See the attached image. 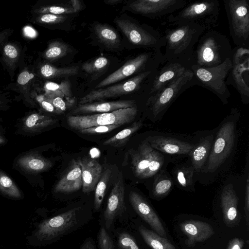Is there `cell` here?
I'll return each mask as SVG.
<instances>
[{
    "instance_id": "cell-1",
    "label": "cell",
    "mask_w": 249,
    "mask_h": 249,
    "mask_svg": "<svg viewBox=\"0 0 249 249\" xmlns=\"http://www.w3.org/2000/svg\"><path fill=\"white\" fill-rule=\"evenodd\" d=\"M92 218L82 206L72 207L42 221L32 236L36 246L50 244L84 226Z\"/></svg>"
},
{
    "instance_id": "cell-2",
    "label": "cell",
    "mask_w": 249,
    "mask_h": 249,
    "mask_svg": "<svg viewBox=\"0 0 249 249\" xmlns=\"http://www.w3.org/2000/svg\"><path fill=\"white\" fill-rule=\"evenodd\" d=\"M205 32L200 26L193 23H178L166 26L164 63L177 61L191 66L193 50Z\"/></svg>"
},
{
    "instance_id": "cell-3",
    "label": "cell",
    "mask_w": 249,
    "mask_h": 249,
    "mask_svg": "<svg viewBox=\"0 0 249 249\" xmlns=\"http://www.w3.org/2000/svg\"><path fill=\"white\" fill-rule=\"evenodd\" d=\"M232 55L227 36L212 30L204 32L199 37L194 47L190 64L202 68L215 67L228 58L232 59Z\"/></svg>"
},
{
    "instance_id": "cell-4",
    "label": "cell",
    "mask_w": 249,
    "mask_h": 249,
    "mask_svg": "<svg viewBox=\"0 0 249 249\" xmlns=\"http://www.w3.org/2000/svg\"><path fill=\"white\" fill-rule=\"evenodd\" d=\"M220 10L218 0L190 1L184 8L164 18L161 25L193 23L200 26L205 32L214 30L219 24Z\"/></svg>"
},
{
    "instance_id": "cell-5",
    "label": "cell",
    "mask_w": 249,
    "mask_h": 249,
    "mask_svg": "<svg viewBox=\"0 0 249 249\" xmlns=\"http://www.w3.org/2000/svg\"><path fill=\"white\" fill-rule=\"evenodd\" d=\"M240 112L232 108L214 135L208 160L202 173L214 174L231 154L236 140V126Z\"/></svg>"
},
{
    "instance_id": "cell-6",
    "label": "cell",
    "mask_w": 249,
    "mask_h": 249,
    "mask_svg": "<svg viewBox=\"0 0 249 249\" xmlns=\"http://www.w3.org/2000/svg\"><path fill=\"white\" fill-rule=\"evenodd\" d=\"M196 85L193 72L190 69L166 85L159 93L149 97L146 106L153 120H160L176 99L185 90Z\"/></svg>"
},
{
    "instance_id": "cell-7",
    "label": "cell",
    "mask_w": 249,
    "mask_h": 249,
    "mask_svg": "<svg viewBox=\"0 0 249 249\" xmlns=\"http://www.w3.org/2000/svg\"><path fill=\"white\" fill-rule=\"evenodd\" d=\"M231 66V59L228 58L215 67L202 68L193 65L189 69L193 72L196 85L209 89L224 104H227L230 91L226 84V79Z\"/></svg>"
},
{
    "instance_id": "cell-8",
    "label": "cell",
    "mask_w": 249,
    "mask_h": 249,
    "mask_svg": "<svg viewBox=\"0 0 249 249\" xmlns=\"http://www.w3.org/2000/svg\"><path fill=\"white\" fill-rule=\"evenodd\" d=\"M230 34L235 45L249 48V3L247 0H223Z\"/></svg>"
},
{
    "instance_id": "cell-9",
    "label": "cell",
    "mask_w": 249,
    "mask_h": 249,
    "mask_svg": "<svg viewBox=\"0 0 249 249\" xmlns=\"http://www.w3.org/2000/svg\"><path fill=\"white\" fill-rule=\"evenodd\" d=\"M164 63L163 54L161 50H153L150 52L141 53L126 61L121 68L100 82L95 89H100L118 82L135 73L158 69Z\"/></svg>"
},
{
    "instance_id": "cell-10",
    "label": "cell",
    "mask_w": 249,
    "mask_h": 249,
    "mask_svg": "<svg viewBox=\"0 0 249 249\" xmlns=\"http://www.w3.org/2000/svg\"><path fill=\"white\" fill-rule=\"evenodd\" d=\"M137 113V108L135 106L108 113L70 115L67 117V122L70 127L77 131L97 125L118 124L122 126L132 122Z\"/></svg>"
},
{
    "instance_id": "cell-11",
    "label": "cell",
    "mask_w": 249,
    "mask_h": 249,
    "mask_svg": "<svg viewBox=\"0 0 249 249\" xmlns=\"http://www.w3.org/2000/svg\"><path fill=\"white\" fill-rule=\"evenodd\" d=\"M133 171L141 179L154 177L165 165V157L145 140L136 149L129 150Z\"/></svg>"
},
{
    "instance_id": "cell-12",
    "label": "cell",
    "mask_w": 249,
    "mask_h": 249,
    "mask_svg": "<svg viewBox=\"0 0 249 249\" xmlns=\"http://www.w3.org/2000/svg\"><path fill=\"white\" fill-rule=\"evenodd\" d=\"M233 50L232 66L226 79V84L232 85L239 93L242 102L249 103V49L235 47Z\"/></svg>"
},
{
    "instance_id": "cell-13",
    "label": "cell",
    "mask_w": 249,
    "mask_h": 249,
    "mask_svg": "<svg viewBox=\"0 0 249 249\" xmlns=\"http://www.w3.org/2000/svg\"><path fill=\"white\" fill-rule=\"evenodd\" d=\"M115 22L133 45L157 51L165 45L163 34L158 30L122 18H117Z\"/></svg>"
},
{
    "instance_id": "cell-14",
    "label": "cell",
    "mask_w": 249,
    "mask_h": 249,
    "mask_svg": "<svg viewBox=\"0 0 249 249\" xmlns=\"http://www.w3.org/2000/svg\"><path fill=\"white\" fill-rule=\"evenodd\" d=\"M158 69L138 73L123 83L92 90L80 99L79 104L93 103L139 90L144 82L154 80Z\"/></svg>"
},
{
    "instance_id": "cell-15",
    "label": "cell",
    "mask_w": 249,
    "mask_h": 249,
    "mask_svg": "<svg viewBox=\"0 0 249 249\" xmlns=\"http://www.w3.org/2000/svg\"><path fill=\"white\" fill-rule=\"evenodd\" d=\"M189 0H137L129 4L134 12L154 19L166 17L185 7Z\"/></svg>"
},
{
    "instance_id": "cell-16",
    "label": "cell",
    "mask_w": 249,
    "mask_h": 249,
    "mask_svg": "<svg viewBox=\"0 0 249 249\" xmlns=\"http://www.w3.org/2000/svg\"><path fill=\"white\" fill-rule=\"evenodd\" d=\"M129 200L136 213L150 226L152 231L161 236L167 237L160 217L141 195L135 191H131L129 194Z\"/></svg>"
},
{
    "instance_id": "cell-17",
    "label": "cell",
    "mask_w": 249,
    "mask_h": 249,
    "mask_svg": "<svg viewBox=\"0 0 249 249\" xmlns=\"http://www.w3.org/2000/svg\"><path fill=\"white\" fill-rule=\"evenodd\" d=\"M125 208L124 186L122 178L118 179L109 194L103 214L104 227L109 231L117 217Z\"/></svg>"
},
{
    "instance_id": "cell-18",
    "label": "cell",
    "mask_w": 249,
    "mask_h": 249,
    "mask_svg": "<svg viewBox=\"0 0 249 249\" xmlns=\"http://www.w3.org/2000/svg\"><path fill=\"white\" fill-rule=\"evenodd\" d=\"M188 69L189 66L187 65L177 61L164 63L158 70L153 81L148 98L157 94L166 85L179 77Z\"/></svg>"
},
{
    "instance_id": "cell-19",
    "label": "cell",
    "mask_w": 249,
    "mask_h": 249,
    "mask_svg": "<svg viewBox=\"0 0 249 249\" xmlns=\"http://www.w3.org/2000/svg\"><path fill=\"white\" fill-rule=\"evenodd\" d=\"M154 149L162 154L188 155L194 144L169 137L161 135L149 136L145 139Z\"/></svg>"
},
{
    "instance_id": "cell-20",
    "label": "cell",
    "mask_w": 249,
    "mask_h": 249,
    "mask_svg": "<svg viewBox=\"0 0 249 249\" xmlns=\"http://www.w3.org/2000/svg\"><path fill=\"white\" fill-rule=\"evenodd\" d=\"M179 227L182 232L187 237L185 243L189 247H193L197 243L203 242L214 234L212 226L201 221H184L180 224Z\"/></svg>"
},
{
    "instance_id": "cell-21",
    "label": "cell",
    "mask_w": 249,
    "mask_h": 249,
    "mask_svg": "<svg viewBox=\"0 0 249 249\" xmlns=\"http://www.w3.org/2000/svg\"><path fill=\"white\" fill-rule=\"evenodd\" d=\"M134 100H120L109 102H95L78 104L71 112V115H76L89 113H104L111 112L121 108L135 107Z\"/></svg>"
},
{
    "instance_id": "cell-22",
    "label": "cell",
    "mask_w": 249,
    "mask_h": 249,
    "mask_svg": "<svg viewBox=\"0 0 249 249\" xmlns=\"http://www.w3.org/2000/svg\"><path fill=\"white\" fill-rule=\"evenodd\" d=\"M238 198L233 186L229 184L223 188L220 204L225 223L229 227L237 224L238 220Z\"/></svg>"
},
{
    "instance_id": "cell-23",
    "label": "cell",
    "mask_w": 249,
    "mask_h": 249,
    "mask_svg": "<svg viewBox=\"0 0 249 249\" xmlns=\"http://www.w3.org/2000/svg\"><path fill=\"white\" fill-rule=\"evenodd\" d=\"M81 167L82 179V191L85 193L94 190L102 172L101 165L95 160L88 158L78 160Z\"/></svg>"
},
{
    "instance_id": "cell-24",
    "label": "cell",
    "mask_w": 249,
    "mask_h": 249,
    "mask_svg": "<svg viewBox=\"0 0 249 249\" xmlns=\"http://www.w3.org/2000/svg\"><path fill=\"white\" fill-rule=\"evenodd\" d=\"M215 134L210 133L202 138L189 155L196 174L202 173L206 165L213 145Z\"/></svg>"
},
{
    "instance_id": "cell-25",
    "label": "cell",
    "mask_w": 249,
    "mask_h": 249,
    "mask_svg": "<svg viewBox=\"0 0 249 249\" xmlns=\"http://www.w3.org/2000/svg\"><path fill=\"white\" fill-rule=\"evenodd\" d=\"M82 186L81 169L78 160H73L71 165L54 187L56 193H70Z\"/></svg>"
},
{
    "instance_id": "cell-26",
    "label": "cell",
    "mask_w": 249,
    "mask_h": 249,
    "mask_svg": "<svg viewBox=\"0 0 249 249\" xmlns=\"http://www.w3.org/2000/svg\"><path fill=\"white\" fill-rule=\"evenodd\" d=\"M196 174L191 163L176 165L172 170L174 182L179 189L186 191H194Z\"/></svg>"
},
{
    "instance_id": "cell-27",
    "label": "cell",
    "mask_w": 249,
    "mask_h": 249,
    "mask_svg": "<svg viewBox=\"0 0 249 249\" xmlns=\"http://www.w3.org/2000/svg\"><path fill=\"white\" fill-rule=\"evenodd\" d=\"M151 190L152 196L156 199H160L170 193L174 185L172 177L163 168L154 177Z\"/></svg>"
},
{
    "instance_id": "cell-28",
    "label": "cell",
    "mask_w": 249,
    "mask_h": 249,
    "mask_svg": "<svg viewBox=\"0 0 249 249\" xmlns=\"http://www.w3.org/2000/svg\"><path fill=\"white\" fill-rule=\"evenodd\" d=\"M138 231L145 242L152 249H176L170 241L152 230L141 225Z\"/></svg>"
},
{
    "instance_id": "cell-29",
    "label": "cell",
    "mask_w": 249,
    "mask_h": 249,
    "mask_svg": "<svg viewBox=\"0 0 249 249\" xmlns=\"http://www.w3.org/2000/svg\"><path fill=\"white\" fill-rule=\"evenodd\" d=\"M142 125L141 121L134 122L130 126L125 128L116 135L106 140L103 144L115 147H119L124 145L131 136L138 131Z\"/></svg>"
},
{
    "instance_id": "cell-30",
    "label": "cell",
    "mask_w": 249,
    "mask_h": 249,
    "mask_svg": "<svg viewBox=\"0 0 249 249\" xmlns=\"http://www.w3.org/2000/svg\"><path fill=\"white\" fill-rule=\"evenodd\" d=\"M38 71L42 77L52 79L76 75L78 72L79 68L76 66L58 68L46 63L40 66Z\"/></svg>"
},
{
    "instance_id": "cell-31",
    "label": "cell",
    "mask_w": 249,
    "mask_h": 249,
    "mask_svg": "<svg viewBox=\"0 0 249 249\" xmlns=\"http://www.w3.org/2000/svg\"><path fill=\"white\" fill-rule=\"evenodd\" d=\"M18 163L22 167L29 170L39 172L52 166L51 162L40 156L28 155L21 157Z\"/></svg>"
},
{
    "instance_id": "cell-32",
    "label": "cell",
    "mask_w": 249,
    "mask_h": 249,
    "mask_svg": "<svg viewBox=\"0 0 249 249\" xmlns=\"http://www.w3.org/2000/svg\"><path fill=\"white\" fill-rule=\"evenodd\" d=\"M96 35L100 41L107 47H115L120 43V38L116 32L110 27L97 24L94 27Z\"/></svg>"
},
{
    "instance_id": "cell-33",
    "label": "cell",
    "mask_w": 249,
    "mask_h": 249,
    "mask_svg": "<svg viewBox=\"0 0 249 249\" xmlns=\"http://www.w3.org/2000/svg\"><path fill=\"white\" fill-rule=\"evenodd\" d=\"M56 121V120L50 116L39 113H33L25 119L24 126L28 130L36 131L55 124Z\"/></svg>"
},
{
    "instance_id": "cell-34",
    "label": "cell",
    "mask_w": 249,
    "mask_h": 249,
    "mask_svg": "<svg viewBox=\"0 0 249 249\" xmlns=\"http://www.w3.org/2000/svg\"><path fill=\"white\" fill-rule=\"evenodd\" d=\"M44 89L48 97H59L64 99L71 96V84L67 80L60 84L48 82L44 85Z\"/></svg>"
},
{
    "instance_id": "cell-35",
    "label": "cell",
    "mask_w": 249,
    "mask_h": 249,
    "mask_svg": "<svg viewBox=\"0 0 249 249\" xmlns=\"http://www.w3.org/2000/svg\"><path fill=\"white\" fill-rule=\"evenodd\" d=\"M111 174V170L107 169L104 172L96 185L94 198L93 210L94 212L98 211L102 206Z\"/></svg>"
},
{
    "instance_id": "cell-36",
    "label": "cell",
    "mask_w": 249,
    "mask_h": 249,
    "mask_svg": "<svg viewBox=\"0 0 249 249\" xmlns=\"http://www.w3.org/2000/svg\"><path fill=\"white\" fill-rule=\"evenodd\" d=\"M69 51V47L66 44L60 41H54L49 45L43 53V56L48 60L53 61L65 56Z\"/></svg>"
},
{
    "instance_id": "cell-37",
    "label": "cell",
    "mask_w": 249,
    "mask_h": 249,
    "mask_svg": "<svg viewBox=\"0 0 249 249\" xmlns=\"http://www.w3.org/2000/svg\"><path fill=\"white\" fill-rule=\"evenodd\" d=\"M74 13H75V12L71 7H63L56 5H35L34 7H33L31 10L32 15L50 14L56 15H64Z\"/></svg>"
},
{
    "instance_id": "cell-38",
    "label": "cell",
    "mask_w": 249,
    "mask_h": 249,
    "mask_svg": "<svg viewBox=\"0 0 249 249\" xmlns=\"http://www.w3.org/2000/svg\"><path fill=\"white\" fill-rule=\"evenodd\" d=\"M0 191L5 195L15 198L21 196L20 192L13 180L0 171Z\"/></svg>"
},
{
    "instance_id": "cell-39",
    "label": "cell",
    "mask_w": 249,
    "mask_h": 249,
    "mask_svg": "<svg viewBox=\"0 0 249 249\" xmlns=\"http://www.w3.org/2000/svg\"><path fill=\"white\" fill-rule=\"evenodd\" d=\"M67 18L64 15L50 14L33 15L31 21L39 25H53L63 22Z\"/></svg>"
},
{
    "instance_id": "cell-40",
    "label": "cell",
    "mask_w": 249,
    "mask_h": 249,
    "mask_svg": "<svg viewBox=\"0 0 249 249\" xmlns=\"http://www.w3.org/2000/svg\"><path fill=\"white\" fill-rule=\"evenodd\" d=\"M109 63L107 58L99 57L82 65V69L88 73H94L103 71Z\"/></svg>"
},
{
    "instance_id": "cell-41",
    "label": "cell",
    "mask_w": 249,
    "mask_h": 249,
    "mask_svg": "<svg viewBox=\"0 0 249 249\" xmlns=\"http://www.w3.org/2000/svg\"><path fill=\"white\" fill-rule=\"evenodd\" d=\"M19 51L13 44L8 43L3 48V56L4 61L8 66H15L19 58Z\"/></svg>"
},
{
    "instance_id": "cell-42",
    "label": "cell",
    "mask_w": 249,
    "mask_h": 249,
    "mask_svg": "<svg viewBox=\"0 0 249 249\" xmlns=\"http://www.w3.org/2000/svg\"><path fill=\"white\" fill-rule=\"evenodd\" d=\"M118 245L120 249H140L134 238L125 232H123L119 234Z\"/></svg>"
},
{
    "instance_id": "cell-43",
    "label": "cell",
    "mask_w": 249,
    "mask_h": 249,
    "mask_svg": "<svg viewBox=\"0 0 249 249\" xmlns=\"http://www.w3.org/2000/svg\"><path fill=\"white\" fill-rule=\"evenodd\" d=\"M97 239L100 249H114L113 242L104 226L100 228Z\"/></svg>"
},
{
    "instance_id": "cell-44",
    "label": "cell",
    "mask_w": 249,
    "mask_h": 249,
    "mask_svg": "<svg viewBox=\"0 0 249 249\" xmlns=\"http://www.w3.org/2000/svg\"><path fill=\"white\" fill-rule=\"evenodd\" d=\"M121 126L118 124L97 125L82 129L79 131L83 134H98L109 132Z\"/></svg>"
},
{
    "instance_id": "cell-45",
    "label": "cell",
    "mask_w": 249,
    "mask_h": 249,
    "mask_svg": "<svg viewBox=\"0 0 249 249\" xmlns=\"http://www.w3.org/2000/svg\"><path fill=\"white\" fill-rule=\"evenodd\" d=\"M47 99L53 104L55 107L57 113L64 112L71 104L67 102L63 98L59 97H48Z\"/></svg>"
},
{
    "instance_id": "cell-46",
    "label": "cell",
    "mask_w": 249,
    "mask_h": 249,
    "mask_svg": "<svg viewBox=\"0 0 249 249\" xmlns=\"http://www.w3.org/2000/svg\"><path fill=\"white\" fill-rule=\"evenodd\" d=\"M35 76V73L31 70L22 71L18 75L17 79L18 85L22 88L27 87Z\"/></svg>"
},
{
    "instance_id": "cell-47",
    "label": "cell",
    "mask_w": 249,
    "mask_h": 249,
    "mask_svg": "<svg viewBox=\"0 0 249 249\" xmlns=\"http://www.w3.org/2000/svg\"><path fill=\"white\" fill-rule=\"evenodd\" d=\"M245 211L246 216V220L248 225H249V179L247 177L245 187Z\"/></svg>"
},
{
    "instance_id": "cell-48",
    "label": "cell",
    "mask_w": 249,
    "mask_h": 249,
    "mask_svg": "<svg viewBox=\"0 0 249 249\" xmlns=\"http://www.w3.org/2000/svg\"><path fill=\"white\" fill-rule=\"evenodd\" d=\"M244 243L242 239L234 238L229 241L226 249H242Z\"/></svg>"
},
{
    "instance_id": "cell-49",
    "label": "cell",
    "mask_w": 249,
    "mask_h": 249,
    "mask_svg": "<svg viewBox=\"0 0 249 249\" xmlns=\"http://www.w3.org/2000/svg\"><path fill=\"white\" fill-rule=\"evenodd\" d=\"M41 107L45 110L50 112H54L57 113L56 110L53 104L46 98L40 101Z\"/></svg>"
},
{
    "instance_id": "cell-50",
    "label": "cell",
    "mask_w": 249,
    "mask_h": 249,
    "mask_svg": "<svg viewBox=\"0 0 249 249\" xmlns=\"http://www.w3.org/2000/svg\"><path fill=\"white\" fill-rule=\"evenodd\" d=\"M79 249H96L94 242L91 237L87 238Z\"/></svg>"
},
{
    "instance_id": "cell-51",
    "label": "cell",
    "mask_w": 249,
    "mask_h": 249,
    "mask_svg": "<svg viewBox=\"0 0 249 249\" xmlns=\"http://www.w3.org/2000/svg\"><path fill=\"white\" fill-rule=\"evenodd\" d=\"M71 7L75 11V13L80 11L82 8V4L79 0H71L70 1Z\"/></svg>"
},
{
    "instance_id": "cell-52",
    "label": "cell",
    "mask_w": 249,
    "mask_h": 249,
    "mask_svg": "<svg viewBox=\"0 0 249 249\" xmlns=\"http://www.w3.org/2000/svg\"><path fill=\"white\" fill-rule=\"evenodd\" d=\"M25 34L28 37L33 38L36 36L35 31L31 27L27 26L24 29Z\"/></svg>"
},
{
    "instance_id": "cell-53",
    "label": "cell",
    "mask_w": 249,
    "mask_h": 249,
    "mask_svg": "<svg viewBox=\"0 0 249 249\" xmlns=\"http://www.w3.org/2000/svg\"><path fill=\"white\" fill-rule=\"evenodd\" d=\"M122 1L121 0H109L105 1L107 4H116Z\"/></svg>"
},
{
    "instance_id": "cell-54",
    "label": "cell",
    "mask_w": 249,
    "mask_h": 249,
    "mask_svg": "<svg viewBox=\"0 0 249 249\" xmlns=\"http://www.w3.org/2000/svg\"><path fill=\"white\" fill-rule=\"evenodd\" d=\"M4 142V139L1 135H0V144L3 143Z\"/></svg>"
},
{
    "instance_id": "cell-55",
    "label": "cell",
    "mask_w": 249,
    "mask_h": 249,
    "mask_svg": "<svg viewBox=\"0 0 249 249\" xmlns=\"http://www.w3.org/2000/svg\"><path fill=\"white\" fill-rule=\"evenodd\" d=\"M1 96H0V105L3 103L1 98H0Z\"/></svg>"
}]
</instances>
